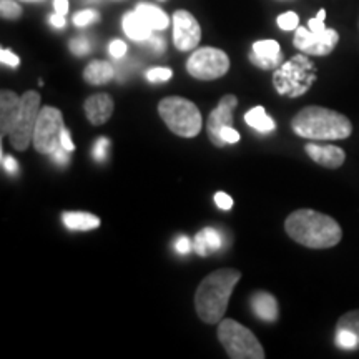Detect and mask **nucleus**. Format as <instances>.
Masks as SVG:
<instances>
[{
  "instance_id": "2f4dec72",
  "label": "nucleus",
  "mask_w": 359,
  "mask_h": 359,
  "mask_svg": "<svg viewBox=\"0 0 359 359\" xmlns=\"http://www.w3.org/2000/svg\"><path fill=\"white\" fill-rule=\"evenodd\" d=\"M175 250H177L180 255H188L193 250V241L185 235L178 236L177 241H175Z\"/></svg>"
},
{
  "instance_id": "7c9ffc66",
  "label": "nucleus",
  "mask_w": 359,
  "mask_h": 359,
  "mask_svg": "<svg viewBox=\"0 0 359 359\" xmlns=\"http://www.w3.org/2000/svg\"><path fill=\"white\" fill-rule=\"evenodd\" d=\"M0 60H2L4 65L12 67V69H15V67H19L20 64V58L13 52L8 50V48H2V50H0Z\"/></svg>"
},
{
  "instance_id": "4c0bfd02",
  "label": "nucleus",
  "mask_w": 359,
  "mask_h": 359,
  "mask_svg": "<svg viewBox=\"0 0 359 359\" xmlns=\"http://www.w3.org/2000/svg\"><path fill=\"white\" fill-rule=\"evenodd\" d=\"M147 42H150L151 48H154L155 52L160 53V52L165 50V42H163V39H161V37H156V35H151V37L148 39Z\"/></svg>"
},
{
  "instance_id": "423d86ee",
  "label": "nucleus",
  "mask_w": 359,
  "mask_h": 359,
  "mask_svg": "<svg viewBox=\"0 0 359 359\" xmlns=\"http://www.w3.org/2000/svg\"><path fill=\"white\" fill-rule=\"evenodd\" d=\"M67 127L64 115L55 107L40 109L37 125L34 132V148L39 154L52 155L58 147H62V133Z\"/></svg>"
},
{
  "instance_id": "f3484780",
  "label": "nucleus",
  "mask_w": 359,
  "mask_h": 359,
  "mask_svg": "<svg viewBox=\"0 0 359 359\" xmlns=\"http://www.w3.org/2000/svg\"><path fill=\"white\" fill-rule=\"evenodd\" d=\"M309 158L316 161L318 165L326 168H339L346 160V154L343 148L334 145H318V143H308L304 147Z\"/></svg>"
},
{
  "instance_id": "9b49d317",
  "label": "nucleus",
  "mask_w": 359,
  "mask_h": 359,
  "mask_svg": "<svg viewBox=\"0 0 359 359\" xmlns=\"http://www.w3.org/2000/svg\"><path fill=\"white\" fill-rule=\"evenodd\" d=\"M236 105L238 98L235 95H224L219 100L217 109L210 114L208 122H206V132H208V137L213 145L224 147V142L222 140V130L224 127H233V111H235Z\"/></svg>"
},
{
  "instance_id": "4468645a",
  "label": "nucleus",
  "mask_w": 359,
  "mask_h": 359,
  "mask_svg": "<svg viewBox=\"0 0 359 359\" xmlns=\"http://www.w3.org/2000/svg\"><path fill=\"white\" fill-rule=\"evenodd\" d=\"M20 109L22 97L12 90H2V93H0V130H2V137L11 135L20 116Z\"/></svg>"
},
{
  "instance_id": "f8f14e48",
  "label": "nucleus",
  "mask_w": 359,
  "mask_h": 359,
  "mask_svg": "<svg viewBox=\"0 0 359 359\" xmlns=\"http://www.w3.org/2000/svg\"><path fill=\"white\" fill-rule=\"evenodd\" d=\"M308 70H313V65L309 64V60L306 57L298 55L294 58H291V62L283 65V69L280 72H276L275 75V83L276 88L280 93H286L288 92L290 85L296 87V95L303 93V90L298 87V80H302L304 75H306Z\"/></svg>"
},
{
  "instance_id": "c9c22d12",
  "label": "nucleus",
  "mask_w": 359,
  "mask_h": 359,
  "mask_svg": "<svg viewBox=\"0 0 359 359\" xmlns=\"http://www.w3.org/2000/svg\"><path fill=\"white\" fill-rule=\"evenodd\" d=\"M222 140L224 142V145L226 143H238L240 142V133L233 127H224L222 130Z\"/></svg>"
},
{
  "instance_id": "a878e982",
  "label": "nucleus",
  "mask_w": 359,
  "mask_h": 359,
  "mask_svg": "<svg viewBox=\"0 0 359 359\" xmlns=\"http://www.w3.org/2000/svg\"><path fill=\"white\" fill-rule=\"evenodd\" d=\"M278 27L285 32H290V30H296L299 27V17L296 15L294 12H285L278 17Z\"/></svg>"
},
{
  "instance_id": "ddd939ff",
  "label": "nucleus",
  "mask_w": 359,
  "mask_h": 359,
  "mask_svg": "<svg viewBox=\"0 0 359 359\" xmlns=\"http://www.w3.org/2000/svg\"><path fill=\"white\" fill-rule=\"evenodd\" d=\"M336 344L346 351L359 349V309L348 311L336 325Z\"/></svg>"
},
{
  "instance_id": "4be33fe9",
  "label": "nucleus",
  "mask_w": 359,
  "mask_h": 359,
  "mask_svg": "<svg viewBox=\"0 0 359 359\" xmlns=\"http://www.w3.org/2000/svg\"><path fill=\"white\" fill-rule=\"evenodd\" d=\"M62 222L69 230L74 231H88L100 226V218L85 212H65L62 215Z\"/></svg>"
},
{
  "instance_id": "79ce46f5",
  "label": "nucleus",
  "mask_w": 359,
  "mask_h": 359,
  "mask_svg": "<svg viewBox=\"0 0 359 359\" xmlns=\"http://www.w3.org/2000/svg\"><path fill=\"white\" fill-rule=\"evenodd\" d=\"M25 2H43V0H25Z\"/></svg>"
},
{
  "instance_id": "39448f33",
  "label": "nucleus",
  "mask_w": 359,
  "mask_h": 359,
  "mask_svg": "<svg viewBox=\"0 0 359 359\" xmlns=\"http://www.w3.org/2000/svg\"><path fill=\"white\" fill-rule=\"evenodd\" d=\"M218 339L231 359H263L264 351L248 327L235 320H222L218 326Z\"/></svg>"
},
{
  "instance_id": "412c9836",
  "label": "nucleus",
  "mask_w": 359,
  "mask_h": 359,
  "mask_svg": "<svg viewBox=\"0 0 359 359\" xmlns=\"http://www.w3.org/2000/svg\"><path fill=\"white\" fill-rule=\"evenodd\" d=\"M115 77V69L105 60H93L85 67L83 79L90 85H103Z\"/></svg>"
},
{
  "instance_id": "ea45409f",
  "label": "nucleus",
  "mask_w": 359,
  "mask_h": 359,
  "mask_svg": "<svg viewBox=\"0 0 359 359\" xmlns=\"http://www.w3.org/2000/svg\"><path fill=\"white\" fill-rule=\"evenodd\" d=\"M62 147H64L65 150H69V151L75 150L74 142H72V138H70V132L67 128L64 130V133H62Z\"/></svg>"
},
{
  "instance_id": "c85d7f7f",
  "label": "nucleus",
  "mask_w": 359,
  "mask_h": 359,
  "mask_svg": "<svg viewBox=\"0 0 359 359\" xmlns=\"http://www.w3.org/2000/svg\"><path fill=\"white\" fill-rule=\"evenodd\" d=\"M70 50L77 57H83L92 50V45H90V40L87 37H77L70 40Z\"/></svg>"
},
{
  "instance_id": "7ed1b4c3",
  "label": "nucleus",
  "mask_w": 359,
  "mask_h": 359,
  "mask_svg": "<svg viewBox=\"0 0 359 359\" xmlns=\"http://www.w3.org/2000/svg\"><path fill=\"white\" fill-rule=\"evenodd\" d=\"M294 133L308 140H344L353 133L348 116L325 107H304L291 120Z\"/></svg>"
},
{
  "instance_id": "0eeeda50",
  "label": "nucleus",
  "mask_w": 359,
  "mask_h": 359,
  "mask_svg": "<svg viewBox=\"0 0 359 359\" xmlns=\"http://www.w3.org/2000/svg\"><path fill=\"white\" fill-rule=\"evenodd\" d=\"M187 70L193 79L210 82L223 77L230 70V58L215 47H201L191 53L187 62Z\"/></svg>"
},
{
  "instance_id": "20e7f679",
  "label": "nucleus",
  "mask_w": 359,
  "mask_h": 359,
  "mask_svg": "<svg viewBox=\"0 0 359 359\" xmlns=\"http://www.w3.org/2000/svg\"><path fill=\"white\" fill-rule=\"evenodd\" d=\"M158 114L167 127L182 138H193L203 127L198 107L183 97H167L158 103Z\"/></svg>"
},
{
  "instance_id": "a211bd4d",
  "label": "nucleus",
  "mask_w": 359,
  "mask_h": 359,
  "mask_svg": "<svg viewBox=\"0 0 359 359\" xmlns=\"http://www.w3.org/2000/svg\"><path fill=\"white\" fill-rule=\"evenodd\" d=\"M251 309L257 314L259 320L266 323H275L278 320V303L273 294L266 293V291H257L251 296Z\"/></svg>"
},
{
  "instance_id": "1a4fd4ad",
  "label": "nucleus",
  "mask_w": 359,
  "mask_h": 359,
  "mask_svg": "<svg viewBox=\"0 0 359 359\" xmlns=\"http://www.w3.org/2000/svg\"><path fill=\"white\" fill-rule=\"evenodd\" d=\"M339 42V35L334 29L309 30L306 27H298L294 34V47L306 55L323 57L334 50Z\"/></svg>"
},
{
  "instance_id": "9d476101",
  "label": "nucleus",
  "mask_w": 359,
  "mask_h": 359,
  "mask_svg": "<svg viewBox=\"0 0 359 359\" xmlns=\"http://www.w3.org/2000/svg\"><path fill=\"white\" fill-rule=\"evenodd\" d=\"M201 40V29L198 20L188 11H177L173 13V42L180 52H190L198 47Z\"/></svg>"
},
{
  "instance_id": "f704fd0d",
  "label": "nucleus",
  "mask_w": 359,
  "mask_h": 359,
  "mask_svg": "<svg viewBox=\"0 0 359 359\" xmlns=\"http://www.w3.org/2000/svg\"><path fill=\"white\" fill-rule=\"evenodd\" d=\"M127 50H128L127 43L122 42V40H114V42H110V55L114 58L125 57Z\"/></svg>"
},
{
  "instance_id": "c756f323",
  "label": "nucleus",
  "mask_w": 359,
  "mask_h": 359,
  "mask_svg": "<svg viewBox=\"0 0 359 359\" xmlns=\"http://www.w3.org/2000/svg\"><path fill=\"white\" fill-rule=\"evenodd\" d=\"M109 148H110V142L109 138L102 137V138H97L95 145H93V158L97 161H103L107 158V154H109Z\"/></svg>"
},
{
  "instance_id": "5701e85b",
  "label": "nucleus",
  "mask_w": 359,
  "mask_h": 359,
  "mask_svg": "<svg viewBox=\"0 0 359 359\" xmlns=\"http://www.w3.org/2000/svg\"><path fill=\"white\" fill-rule=\"evenodd\" d=\"M135 11L140 13L143 19H145L148 24L151 25V29L154 30H165L170 25V17L163 11H161L160 7L142 2V4H138Z\"/></svg>"
},
{
  "instance_id": "f257e3e1",
  "label": "nucleus",
  "mask_w": 359,
  "mask_h": 359,
  "mask_svg": "<svg viewBox=\"0 0 359 359\" xmlns=\"http://www.w3.org/2000/svg\"><path fill=\"white\" fill-rule=\"evenodd\" d=\"M285 230L291 240L313 250L333 248L343 238V230L334 218L314 210H296L286 218Z\"/></svg>"
},
{
  "instance_id": "dca6fc26",
  "label": "nucleus",
  "mask_w": 359,
  "mask_h": 359,
  "mask_svg": "<svg viewBox=\"0 0 359 359\" xmlns=\"http://www.w3.org/2000/svg\"><path fill=\"white\" fill-rule=\"evenodd\" d=\"M114 100L109 93H95V95L88 97L83 103L85 115H87L88 122L92 125H103L109 122V118L114 114Z\"/></svg>"
},
{
  "instance_id": "f03ea898",
  "label": "nucleus",
  "mask_w": 359,
  "mask_h": 359,
  "mask_svg": "<svg viewBox=\"0 0 359 359\" xmlns=\"http://www.w3.org/2000/svg\"><path fill=\"white\" fill-rule=\"evenodd\" d=\"M240 278L241 273L238 269L223 268L210 273L200 283L195 293V308L201 321L206 325H219Z\"/></svg>"
},
{
  "instance_id": "2eb2a0df",
  "label": "nucleus",
  "mask_w": 359,
  "mask_h": 359,
  "mask_svg": "<svg viewBox=\"0 0 359 359\" xmlns=\"http://www.w3.org/2000/svg\"><path fill=\"white\" fill-rule=\"evenodd\" d=\"M250 60L257 67H259V69H275L283 60L280 43L276 40H259V42H255Z\"/></svg>"
},
{
  "instance_id": "473e14b6",
  "label": "nucleus",
  "mask_w": 359,
  "mask_h": 359,
  "mask_svg": "<svg viewBox=\"0 0 359 359\" xmlns=\"http://www.w3.org/2000/svg\"><path fill=\"white\" fill-rule=\"evenodd\" d=\"M215 203H217L218 208L228 212V210H231V206H233V198L228 195V193L218 191V193H215Z\"/></svg>"
},
{
  "instance_id": "bb28decb",
  "label": "nucleus",
  "mask_w": 359,
  "mask_h": 359,
  "mask_svg": "<svg viewBox=\"0 0 359 359\" xmlns=\"http://www.w3.org/2000/svg\"><path fill=\"white\" fill-rule=\"evenodd\" d=\"M100 19V15H98L97 11H93V8H87V11H80L74 15V24L77 27H87L90 24H93V22H97Z\"/></svg>"
},
{
  "instance_id": "72a5a7b5",
  "label": "nucleus",
  "mask_w": 359,
  "mask_h": 359,
  "mask_svg": "<svg viewBox=\"0 0 359 359\" xmlns=\"http://www.w3.org/2000/svg\"><path fill=\"white\" fill-rule=\"evenodd\" d=\"M50 156H52V160L58 165V167H65L70 160V151L65 150L64 147H58Z\"/></svg>"
},
{
  "instance_id": "cd10ccee",
  "label": "nucleus",
  "mask_w": 359,
  "mask_h": 359,
  "mask_svg": "<svg viewBox=\"0 0 359 359\" xmlns=\"http://www.w3.org/2000/svg\"><path fill=\"white\" fill-rule=\"evenodd\" d=\"M173 72L170 69H165V67H155V69H150L147 72V79L154 83L167 82V80L172 79Z\"/></svg>"
},
{
  "instance_id": "58836bf2",
  "label": "nucleus",
  "mask_w": 359,
  "mask_h": 359,
  "mask_svg": "<svg viewBox=\"0 0 359 359\" xmlns=\"http://www.w3.org/2000/svg\"><path fill=\"white\" fill-rule=\"evenodd\" d=\"M48 22H50V25L55 27V29H64V27H65V15H60V13L55 12V13H52Z\"/></svg>"
},
{
  "instance_id": "b1692460",
  "label": "nucleus",
  "mask_w": 359,
  "mask_h": 359,
  "mask_svg": "<svg viewBox=\"0 0 359 359\" xmlns=\"http://www.w3.org/2000/svg\"><path fill=\"white\" fill-rule=\"evenodd\" d=\"M245 122L259 133H269L276 128L275 120L266 115V110H264L263 107H255V109H251L248 114L245 115Z\"/></svg>"
},
{
  "instance_id": "aec40b11",
  "label": "nucleus",
  "mask_w": 359,
  "mask_h": 359,
  "mask_svg": "<svg viewBox=\"0 0 359 359\" xmlns=\"http://www.w3.org/2000/svg\"><path fill=\"white\" fill-rule=\"evenodd\" d=\"M223 236L222 233L215 230V228H205L193 240V251L200 257H208L222 248Z\"/></svg>"
},
{
  "instance_id": "6ab92c4d",
  "label": "nucleus",
  "mask_w": 359,
  "mask_h": 359,
  "mask_svg": "<svg viewBox=\"0 0 359 359\" xmlns=\"http://www.w3.org/2000/svg\"><path fill=\"white\" fill-rule=\"evenodd\" d=\"M123 30L127 37L135 40V42H147L151 37V32H154L151 25L137 11L125 13Z\"/></svg>"
},
{
  "instance_id": "6e6552de",
  "label": "nucleus",
  "mask_w": 359,
  "mask_h": 359,
  "mask_svg": "<svg viewBox=\"0 0 359 359\" xmlns=\"http://www.w3.org/2000/svg\"><path fill=\"white\" fill-rule=\"evenodd\" d=\"M40 114V95L34 90H29L22 95V109L20 116L17 120V125L8 135L11 138V145L15 150L24 151L29 148L30 143L34 142V132L37 118Z\"/></svg>"
},
{
  "instance_id": "e433bc0d",
  "label": "nucleus",
  "mask_w": 359,
  "mask_h": 359,
  "mask_svg": "<svg viewBox=\"0 0 359 359\" xmlns=\"http://www.w3.org/2000/svg\"><path fill=\"white\" fill-rule=\"evenodd\" d=\"M2 163H4V170L11 175H17L19 172V163L13 156H2Z\"/></svg>"
},
{
  "instance_id": "a19ab883",
  "label": "nucleus",
  "mask_w": 359,
  "mask_h": 359,
  "mask_svg": "<svg viewBox=\"0 0 359 359\" xmlns=\"http://www.w3.org/2000/svg\"><path fill=\"white\" fill-rule=\"evenodd\" d=\"M53 8L60 15H65L69 12V0H53Z\"/></svg>"
},
{
  "instance_id": "393cba45",
  "label": "nucleus",
  "mask_w": 359,
  "mask_h": 359,
  "mask_svg": "<svg viewBox=\"0 0 359 359\" xmlns=\"http://www.w3.org/2000/svg\"><path fill=\"white\" fill-rule=\"evenodd\" d=\"M0 13H2L4 19L15 20L22 15V7L13 0H0Z\"/></svg>"
}]
</instances>
